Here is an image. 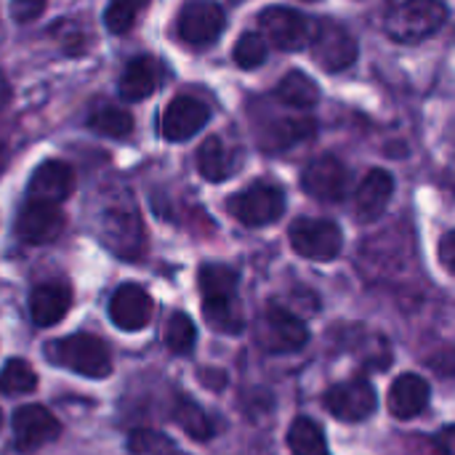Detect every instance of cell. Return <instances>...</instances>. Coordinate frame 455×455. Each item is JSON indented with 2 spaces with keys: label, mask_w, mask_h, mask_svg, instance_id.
I'll list each match as a JSON object with an SVG mask.
<instances>
[{
  "label": "cell",
  "mask_w": 455,
  "mask_h": 455,
  "mask_svg": "<svg viewBox=\"0 0 455 455\" xmlns=\"http://www.w3.org/2000/svg\"><path fill=\"white\" fill-rule=\"evenodd\" d=\"M197 285L203 293V315L205 323L216 333L237 336L245 328V312L240 301V277L235 269L224 264H205L197 275Z\"/></svg>",
  "instance_id": "cell-1"
},
{
  "label": "cell",
  "mask_w": 455,
  "mask_h": 455,
  "mask_svg": "<svg viewBox=\"0 0 455 455\" xmlns=\"http://www.w3.org/2000/svg\"><path fill=\"white\" fill-rule=\"evenodd\" d=\"M45 357L53 365L85 379H107L112 373L109 347L93 333H72L67 339H56L45 344Z\"/></svg>",
  "instance_id": "cell-2"
},
{
  "label": "cell",
  "mask_w": 455,
  "mask_h": 455,
  "mask_svg": "<svg viewBox=\"0 0 455 455\" xmlns=\"http://www.w3.org/2000/svg\"><path fill=\"white\" fill-rule=\"evenodd\" d=\"M448 21V5L443 0H403L397 3L387 19L384 32L395 43H421L435 35Z\"/></svg>",
  "instance_id": "cell-3"
},
{
  "label": "cell",
  "mask_w": 455,
  "mask_h": 455,
  "mask_svg": "<svg viewBox=\"0 0 455 455\" xmlns=\"http://www.w3.org/2000/svg\"><path fill=\"white\" fill-rule=\"evenodd\" d=\"M253 123H256V141L261 152H269V155L288 152L296 144L309 141L317 131V120L299 109L267 115V117L253 109Z\"/></svg>",
  "instance_id": "cell-4"
},
{
  "label": "cell",
  "mask_w": 455,
  "mask_h": 455,
  "mask_svg": "<svg viewBox=\"0 0 455 455\" xmlns=\"http://www.w3.org/2000/svg\"><path fill=\"white\" fill-rule=\"evenodd\" d=\"M229 213L243 227H267L285 213V192L275 181H253L229 197Z\"/></svg>",
  "instance_id": "cell-5"
},
{
  "label": "cell",
  "mask_w": 455,
  "mask_h": 455,
  "mask_svg": "<svg viewBox=\"0 0 455 455\" xmlns=\"http://www.w3.org/2000/svg\"><path fill=\"white\" fill-rule=\"evenodd\" d=\"M309 51H312V59L325 72H344L357 61L355 35L333 19H317L315 21Z\"/></svg>",
  "instance_id": "cell-6"
},
{
  "label": "cell",
  "mask_w": 455,
  "mask_h": 455,
  "mask_svg": "<svg viewBox=\"0 0 455 455\" xmlns=\"http://www.w3.org/2000/svg\"><path fill=\"white\" fill-rule=\"evenodd\" d=\"M256 341L269 355H291V352H299L301 347H307L309 328L293 312H288L277 304H269L259 320Z\"/></svg>",
  "instance_id": "cell-7"
},
{
  "label": "cell",
  "mask_w": 455,
  "mask_h": 455,
  "mask_svg": "<svg viewBox=\"0 0 455 455\" xmlns=\"http://www.w3.org/2000/svg\"><path fill=\"white\" fill-rule=\"evenodd\" d=\"M259 27L267 43L277 45L280 51H301L309 45L315 32V19L304 16L296 8L269 5L259 13Z\"/></svg>",
  "instance_id": "cell-8"
},
{
  "label": "cell",
  "mask_w": 455,
  "mask_h": 455,
  "mask_svg": "<svg viewBox=\"0 0 455 455\" xmlns=\"http://www.w3.org/2000/svg\"><path fill=\"white\" fill-rule=\"evenodd\" d=\"M288 235L293 251L309 261H333L344 248L339 224L328 219H296Z\"/></svg>",
  "instance_id": "cell-9"
},
{
  "label": "cell",
  "mask_w": 455,
  "mask_h": 455,
  "mask_svg": "<svg viewBox=\"0 0 455 455\" xmlns=\"http://www.w3.org/2000/svg\"><path fill=\"white\" fill-rule=\"evenodd\" d=\"M179 37L189 45H211L227 27L224 8L216 0H189L179 13Z\"/></svg>",
  "instance_id": "cell-10"
},
{
  "label": "cell",
  "mask_w": 455,
  "mask_h": 455,
  "mask_svg": "<svg viewBox=\"0 0 455 455\" xmlns=\"http://www.w3.org/2000/svg\"><path fill=\"white\" fill-rule=\"evenodd\" d=\"M61 437V424L43 405H24L13 413V445L19 453H35Z\"/></svg>",
  "instance_id": "cell-11"
},
{
  "label": "cell",
  "mask_w": 455,
  "mask_h": 455,
  "mask_svg": "<svg viewBox=\"0 0 455 455\" xmlns=\"http://www.w3.org/2000/svg\"><path fill=\"white\" fill-rule=\"evenodd\" d=\"M301 187L320 203H339L349 192V171L339 157H317L301 173Z\"/></svg>",
  "instance_id": "cell-12"
},
{
  "label": "cell",
  "mask_w": 455,
  "mask_h": 455,
  "mask_svg": "<svg viewBox=\"0 0 455 455\" xmlns=\"http://www.w3.org/2000/svg\"><path fill=\"white\" fill-rule=\"evenodd\" d=\"M379 400H376V389L373 384L357 379V381H344L336 384L325 392V408L339 419V421H365L373 411H376Z\"/></svg>",
  "instance_id": "cell-13"
},
{
  "label": "cell",
  "mask_w": 455,
  "mask_h": 455,
  "mask_svg": "<svg viewBox=\"0 0 455 455\" xmlns=\"http://www.w3.org/2000/svg\"><path fill=\"white\" fill-rule=\"evenodd\" d=\"M152 309H155L152 296L136 283L120 285L109 299V320L120 331H128V333H136V331L147 328L149 320H152Z\"/></svg>",
  "instance_id": "cell-14"
},
{
  "label": "cell",
  "mask_w": 455,
  "mask_h": 455,
  "mask_svg": "<svg viewBox=\"0 0 455 455\" xmlns=\"http://www.w3.org/2000/svg\"><path fill=\"white\" fill-rule=\"evenodd\" d=\"M64 229V216L59 205L53 203H40V200H27L16 219V235L29 243V245H45L53 243Z\"/></svg>",
  "instance_id": "cell-15"
},
{
  "label": "cell",
  "mask_w": 455,
  "mask_h": 455,
  "mask_svg": "<svg viewBox=\"0 0 455 455\" xmlns=\"http://www.w3.org/2000/svg\"><path fill=\"white\" fill-rule=\"evenodd\" d=\"M104 243L123 259H136L144 251V232L133 205H120L104 216Z\"/></svg>",
  "instance_id": "cell-16"
},
{
  "label": "cell",
  "mask_w": 455,
  "mask_h": 455,
  "mask_svg": "<svg viewBox=\"0 0 455 455\" xmlns=\"http://www.w3.org/2000/svg\"><path fill=\"white\" fill-rule=\"evenodd\" d=\"M211 120V109L195 96H176L163 112V136L168 141H187Z\"/></svg>",
  "instance_id": "cell-17"
},
{
  "label": "cell",
  "mask_w": 455,
  "mask_h": 455,
  "mask_svg": "<svg viewBox=\"0 0 455 455\" xmlns=\"http://www.w3.org/2000/svg\"><path fill=\"white\" fill-rule=\"evenodd\" d=\"M75 189V171L72 165L61 163V160H45L35 168L27 195L29 200H40V203H64Z\"/></svg>",
  "instance_id": "cell-18"
},
{
  "label": "cell",
  "mask_w": 455,
  "mask_h": 455,
  "mask_svg": "<svg viewBox=\"0 0 455 455\" xmlns=\"http://www.w3.org/2000/svg\"><path fill=\"white\" fill-rule=\"evenodd\" d=\"M392 195H395V179H392V173L384 171V168H371L365 173V179L360 181L357 195H355L357 219L363 224H371V221L381 219L384 211H387V205L392 203Z\"/></svg>",
  "instance_id": "cell-19"
},
{
  "label": "cell",
  "mask_w": 455,
  "mask_h": 455,
  "mask_svg": "<svg viewBox=\"0 0 455 455\" xmlns=\"http://www.w3.org/2000/svg\"><path fill=\"white\" fill-rule=\"evenodd\" d=\"M69 307H72V291L61 283H45L29 293V317L40 328H51L61 323Z\"/></svg>",
  "instance_id": "cell-20"
},
{
  "label": "cell",
  "mask_w": 455,
  "mask_h": 455,
  "mask_svg": "<svg viewBox=\"0 0 455 455\" xmlns=\"http://www.w3.org/2000/svg\"><path fill=\"white\" fill-rule=\"evenodd\" d=\"M429 405V384L416 373H403L389 389V413L400 421L421 416Z\"/></svg>",
  "instance_id": "cell-21"
},
{
  "label": "cell",
  "mask_w": 455,
  "mask_h": 455,
  "mask_svg": "<svg viewBox=\"0 0 455 455\" xmlns=\"http://www.w3.org/2000/svg\"><path fill=\"white\" fill-rule=\"evenodd\" d=\"M157 88V64L149 56H136L128 61L120 77V96L125 101H144Z\"/></svg>",
  "instance_id": "cell-22"
},
{
  "label": "cell",
  "mask_w": 455,
  "mask_h": 455,
  "mask_svg": "<svg viewBox=\"0 0 455 455\" xmlns=\"http://www.w3.org/2000/svg\"><path fill=\"white\" fill-rule=\"evenodd\" d=\"M197 171L205 181L219 184L235 173V152L219 136H208L197 149Z\"/></svg>",
  "instance_id": "cell-23"
},
{
  "label": "cell",
  "mask_w": 455,
  "mask_h": 455,
  "mask_svg": "<svg viewBox=\"0 0 455 455\" xmlns=\"http://www.w3.org/2000/svg\"><path fill=\"white\" fill-rule=\"evenodd\" d=\"M275 99H277L283 107H288V109L307 112V109H312V107L320 101V88H317V83H315L309 75H304V72H288V75L277 83Z\"/></svg>",
  "instance_id": "cell-24"
},
{
  "label": "cell",
  "mask_w": 455,
  "mask_h": 455,
  "mask_svg": "<svg viewBox=\"0 0 455 455\" xmlns=\"http://www.w3.org/2000/svg\"><path fill=\"white\" fill-rule=\"evenodd\" d=\"M88 125L91 131H96L99 136L107 139H125L133 131V117L128 109L112 107V104H101L88 115Z\"/></svg>",
  "instance_id": "cell-25"
},
{
  "label": "cell",
  "mask_w": 455,
  "mask_h": 455,
  "mask_svg": "<svg viewBox=\"0 0 455 455\" xmlns=\"http://www.w3.org/2000/svg\"><path fill=\"white\" fill-rule=\"evenodd\" d=\"M291 455H331L323 429L309 419H296L288 432Z\"/></svg>",
  "instance_id": "cell-26"
},
{
  "label": "cell",
  "mask_w": 455,
  "mask_h": 455,
  "mask_svg": "<svg viewBox=\"0 0 455 455\" xmlns=\"http://www.w3.org/2000/svg\"><path fill=\"white\" fill-rule=\"evenodd\" d=\"M173 421H176L192 440H211V437H213V424H211V419L205 416V411H203L197 403H192V400H187V397H181V400L176 403V408H173Z\"/></svg>",
  "instance_id": "cell-27"
},
{
  "label": "cell",
  "mask_w": 455,
  "mask_h": 455,
  "mask_svg": "<svg viewBox=\"0 0 455 455\" xmlns=\"http://www.w3.org/2000/svg\"><path fill=\"white\" fill-rule=\"evenodd\" d=\"M37 387V376L27 360H8L0 371V395H27Z\"/></svg>",
  "instance_id": "cell-28"
},
{
  "label": "cell",
  "mask_w": 455,
  "mask_h": 455,
  "mask_svg": "<svg viewBox=\"0 0 455 455\" xmlns=\"http://www.w3.org/2000/svg\"><path fill=\"white\" fill-rule=\"evenodd\" d=\"M197 341V328L189 315L173 312L165 323V347L173 355H189Z\"/></svg>",
  "instance_id": "cell-29"
},
{
  "label": "cell",
  "mask_w": 455,
  "mask_h": 455,
  "mask_svg": "<svg viewBox=\"0 0 455 455\" xmlns=\"http://www.w3.org/2000/svg\"><path fill=\"white\" fill-rule=\"evenodd\" d=\"M149 5V0H109L104 11V24L112 35H123L133 27L139 13Z\"/></svg>",
  "instance_id": "cell-30"
},
{
  "label": "cell",
  "mask_w": 455,
  "mask_h": 455,
  "mask_svg": "<svg viewBox=\"0 0 455 455\" xmlns=\"http://www.w3.org/2000/svg\"><path fill=\"white\" fill-rule=\"evenodd\" d=\"M267 53H269V45H267V37L259 35V32H245L240 35V40L235 43V64L240 69H256L267 61Z\"/></svg>",
  "instance_id": "cell-31"
},
{
  "label": "cell",
  "mask_w": 455,
  "mask_h": 455,
  "mask_svg": "<svg viewBox=\"0 0 455 455\" xmlns=\"http://www.w3.org/2000/svg\"><path fill=\"white\" fill-rule=\"evenodd\" d=\"M128 448H131V453L133 455L176 453V445H173L168 437H163V435H157V432H149V429H139V432H133V435H131V440H128Z\"/></svg>",
  "instance_id": "cell-32"
},
{
  "label": "cell",
  "mask_w": 455,
  "mask_h": 455,
  "mask_svg": "<svg viewBox=\"0 0 455 455\" xmlns=\"http://www.w3.org/2000/svg\"><path fill=\"white\" fill-rule=\"evenodd\" d=\"M45 11V0H11V19L19 24L35 21Z\"/></svg>",
  "instance_id": "cell-33"
},
{
  "label": "cell",
  "mask_w": 455,
  "mask_h": 455,
  "mask_svg": "<svg viewBox=\"0 0 455 455\" xmlns=\"http://www.w3.org/2000/svg\"><path fill=\"white\" fill-rule=\"evenodd\" d=\"M440 261L451 275H455V229L440 240Z\"/></svg>",
  "instance_id": "cell-34"
},
{
  "label": "cell",
  "mask_w": 455,
  "mask_h": 455,
  "mask_svg": "<svg viewBox=\"0 0 455 455\" xmlns=\"http://www.w3.org/2000/svg\"><path fill=\"white\" fill-rule=\"evenodd\" d=\"M437 448L443 455H455V427H448L437 435Z\"/></svg>",
  "instance_id": "cell-35"
},
{
  "label": "cell",
  "mask_w": 455,
  "mask_h": 455,
  "mask_svg": "<svg viewBox=\"0 0 455 455\" xmlns=\"http://www.w3.org/2000/svg\"><path fill=\"white\" fill-rule=\"evenodd\" d=\"M8 101H11V85H8L5 75L0 72V109L8 107Z\"/></svg>",
  "instance_id": "cell-36"
},
{
  "label": "cell",
  "mask_w": 455,
  "mask_h": 455,
  "mask_svg": "<svg viewBox=\"0 0 455 455\" xmlns=\"http://www.w3.org/2000/svg\"><path fill=\"white\" fill-rule=\"evenodd\" d=\"M0 429H3V411H0Z\"/></svg>",
  "instance_id": "cell-37"
},
{
  "label": "cell",
  "mask_w": 455,
  "mask_h": 455,
  "mask_svg": "<svg viewBox=\"0 0 455 455\" xmlns=\"http://www.w3.org/2000/svg\"><path fill=\"white\" fill-rule=\"evenodd\" d=\"M171 455H184V453H179V451H176V453H171Z\"/></svg>",
  "instance_id": "cell-38"
},
{
  "label": "cell",
  "mask_w": 455,
  "mask_h": 455,
  "mask_svg": "<svg viewBox=\"0 0 455 455\" xmlns=\"http://www.w3.org/2000/svg\"><path fill=\"white\" fill-rule=\"evenodd\" d=\"M307 3H315V0H307Z\"/></svg>",
  "instance_id": "cell-39"
}]
</instances>
